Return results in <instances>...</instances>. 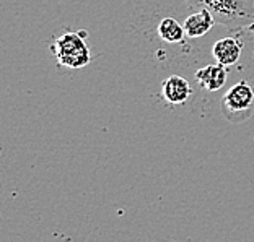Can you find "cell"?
<instances>
[{"label":"cell","mask_w":254,"mask_h":242,"mask_svg":"<svg viewBox=\"0 0 254 242\" xmlns=\"http://www.w3.org/2000/svg\"><path fill=\"white\" fill-rule=\"evenodd\" d=\"M57 62L68 68H82L91 62V50L85 41V33H64L51 46Z\"/></svg>","instance_id":"2"},{"label":"cell","mask_w":254,"mask_h":242,"mask_svg":"<svg viewBox=\"0 0 254 242\" xmlns=\"http://www.w3.org/2000/svg\"><path fill=\"white\" fill-rule=\"evenodd\" d=\"M161 95L170 104H183L192 95V88L186 78L180 75H171L161 83Z\"/></svg>","instance_id":"5"},{"label":"cell","mask_w":254,"mask_h":242,"mask_svg":"<svg viewBox=\"0 0 254 242\" xmlns=\"http://www.w3.org/2000/svg\"><path fill=\"white\" fill-rule=\"evenodd\" d=\"M158 38L163 39L165 43L170 44H178L183 43L184 36H186V31H184V26L180 25V21L175 18H163L160 21V25L157 28Z\"/></svg>","instance_id":"8"},{"label":"cell","mask_w":254,"mask_h":242,"mask_svg":"<svg viewBox=\"0 0 254 242\" xmlns=\"http://www.w3.org/2000/svg\"><path fill=\"white\" fill-rule=\"evenodd\" d=\"M195 82L200 85L202 90L205 91H218L222 90L225 83H227L228 78V70L227 67L222 65V63H217V65H205L195 70L194 73Z\"/></svg>","instance_id":"4"},{"label":"cell","mask_w":254,"mask_h":242,"mask_svg":"<svg viewBox=\"0 0 254 242\" xmlns=\"http://www.w3.org/2000/svg\"><path fill=\"white\" fill-rule=\"evenodd\" d=\"M190 8H207L218 25L254 33V0H186Z\"/></svg>","instance_id":"1"},{"label":"cell","mask_w":254,"mask_h":242,"mask_svg":"<svg viewBox=\"0 0 254 242\" xmlns=\"http://www.w3.org/2000/svg\"><path fill=\"white\" fill-rule=\"evenodd\" d=\"M220 109L232 124H243L254 112V90L248 82H238L223 95Z\"/></svg>","instance_id":"3"},{"label":"cell","mask_w":254,"mask_h":242,"mask_svg":"<svg viewBox=\"0 0 254 242\" xmlns=\"http://www.w3.org/2000/svg\"><path fill=\"white\" fill-rule=\"evenodd\" d=\"M215 16L207 8H197L194 13H190L186 20H184L183 26L186 31V36L189 38H202L204 34H207L212 26L215 25Z\"/></svg>","instance_id":"7"},{"label":"cell","mask_w":254,"mask_h":242,"mask_svg":"<svg viewBox=\"0 0 254 242\" xmlns=\"http://www.w3.org/2000/svg\"><path fill=\"white\" fill-rule=\"evenodd\" d=\"M241 50H243V43L238 38H223L213 44L212 55L215 57L217 63L230 67L240 60Z\"/></svg>","instance_id":"6"}]
</instances>
